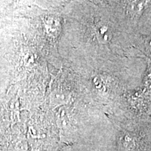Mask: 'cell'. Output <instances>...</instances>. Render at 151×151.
I'll return each instance as SVG.
<instances>
[{
	"label": "cell",
	"instance_id": "cell-1",
	"mask_svg": "<svg viewBox=\"0 0 151 151\" xmlns=\"http://www.w3.org/2000/svg\"><path fill=\"white\" fill-rule=\"evenodd\" d=\"M3 18H4V16L2 14H0V26H1V22L3 21Z\"/></svg>",
	"mask_w": 151,
	"mask_h": 151
}]
</instances>
